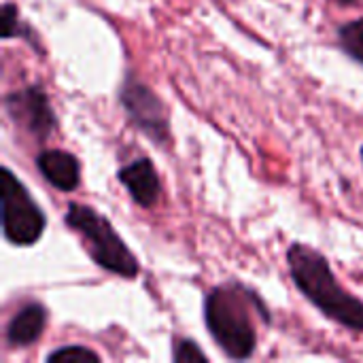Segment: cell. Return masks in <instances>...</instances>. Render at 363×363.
Listing matches in <instances>:
<instances>
[{"instance_id": "1", "label": "cell", "mask_w": 363, "mask_h": 363, "mask_svg": "<svg viewBox=\"0 0 363 363\" xmlns=\"http://www.w3.org/2000/svg\"><path fill=\"white\" fill-rule=\"evenodd\" d=\"M287 268L300 294L323 317L351 332H363V302L338 283L319 251L302 242L289 245Z\"/></svg>"}, {"instance_id": "2", "label": "cell", "mask_w": 363, "mask_h": 363, "mask_svg": "<svg viewBox=\"0 0 363 363\" xmlns=\"http://www.w3.org/2000/svg\"><path fill=\"white\" fill-rule=\"evenodd\" d=\"M253 313L270 317L257 294L238 283L211 289L204 298V323L211 338L230 359H249L257 349Z\"/></svg>"}, {"instance_id": "3", "label": "cell", "mask_w": 363, "mask_h": 363, "mask_svg": "<svg viewBox=\"0 0 363 363\" xmlns=\"http://www.w3.org/2000/svg\"><path fill=\"white\" fill-rule=\"evenodd\" d=\"M64 221L74 234L81 236L91 262L98 268L111 274H117L121 279H128V281L138 277L140 264L136 255L130 251L125 240L115 232V228L104 215L96 213L87 204L70 202L66 208Z\"/></svg>"}, {"instance_id": "4", "label": "cell", "mask_w": 363, "mask_h": 363, "mask_svg": "<svg viewBox=\"0 0 363 363\" xmlns=\"http://www.w3.org/2000/svg\"><path fill=\"white\" fill-rule=\"evenodd\" d=\"M0 204L6 242L13 247L36 245L47 228V217L11 168L0 170Z\"/></svg>"}, {"instance_id": "5", "label": "cell", "mask_w": 363, "mask_h": 363, "mask_svg": "<svg viewBox=\"0 0 363 363\" xmlns=\"http://www.w3.org/2000/svg\"><path fill=\"white\" fill-rule=\"evenodd\" d=\"M119 102L136 130H140L149 140L166 147L170 140V119L160 96L138 81L134 74H125L119 87Z\"/></svg>"}, {"instance_id": "6", "label": "cell", "mask_w": 363, "mask_h": 363, "mask_svg": "<svg viewBox=\"0 0 363 363\" xmlns=\"http://www.w3.org/2000/svg\"><path fill=\"white\" fill-rule=\"evenodd\" d=\"M9 119L38 140H47L57 130V117L40 85H28L4 96Z\"/></svg>"}, {"instance_id": "7", "label": "cell", "mask_w": 363, "mask_h": 363, "mask_svg": "<svg viewBox=\"0 0 363 363\" xmlns=\"http://www.w3.org/2000/svg\"><path fill=\"white\" fill-rule=\"evenodd\" d=\"M117 181L128 189L130 198L140 208H153L162 196V181L157 168L149 157H138L117 170Z\"/></svg>"}, {"instance_id": "8", "label": "cell", "mask_w": 363, "mask_h": 363, "mask_svg": "<svg viewBox=\"0 0 363 363\" xmlns=\"http://www.w3.org/2000/svg\"><path fill=\"white\" fill-rule=\"evenodd\" d=\"M36 168L57 191L70 194L81 185V164L64 149H45L36 155Z\"/></svg>"}, {"instance_id": "9", "label": "cell", "mask_w": 363, "mask_h": 363, "mask_svg": "<svg viewBox=\"0 0 363 363\" xmlns=\"http://www.w3.org/2000/svg\"><path fill=\"white\" fill-rule=\"evenodd\" d=\"M47 308L38 302L21 306L6 325V345L13 349H26L34 345L47 325Z\"/></svg>"}, {"instance_id": "10", "label": "cell", "mask_w": 363, "mask_h": 363, "mask_svg": "<svg viewBox=\"0 0 363 363\" xmlns=\"http://www.w3.org/2000/svg\"><path fill=\"white\" fill-rule=\"evenodd\" d=\"M2 38H23L26 43H30L32 47L38 49V40L36 34L32 32V28L19 17V9L13 2H4L2 4Z\"/></svg>"}, {"instance_id": "11", "label": "cell", "mask_w": 363, "mask_h": 363, "mask_svg": "<svg viewBox=\"0 0 363 363\" xmlns=\"http://www.w3.org/2000/svg\"><path fill=\"white\" fill-rule=\"evenodd\" d=\"M338 43L351 60L363 64V17L347 21L338 28Z\"/></svg>"}, {"instance_id": "12", "label": "cell", "mask_w": 363, "mask_h": 363, "mask_svg": "<svg viewBox=\"0 0 363 363\" xmlns=\"http://www.w3.org/2000/svg\"><path fill=\"white\" fill-rule=\"evenodd\" d=\"M47 363H96L100 362V355L87 347L81 345H70V347H60L55 351H51L47 357Z\"/></svg>"}, {"instance_id": "13", "label": "cell", "mask_w": 363, "mask_h": 363, "mask_svg": "<svg viewBox=\"0 0 363 363\" xmlns=\"http://www.w3.org/2000/svg\"><path fill=\"white\" fill-rule=\"evenodd\" d=\"M172 362L189 363V362H208V355L194 342V340H179L172 351Z\"/></svg>"}, {"instance_id": "14", "label": "cell", "mask_w": 363, "mask_h": 363, "mask_svg": "<svg viewBox=\"0 0 363 363\" xmlns=\"http://www.w3.org/2000/svg\"><path fill=\"white\" fill-rule=\"evenodd\" d=\"M334 2H338L340 6H355L359 0H334Z\"/></svg>"}, {"instance_id": "15", "label": "cell", "mask_w": 363, "mask_h": 363, "mask_svg": "<svg viewBox=\"0 0 363 363\" xmlns=\"http://www.w3.org/2000/svg\"><path fill=\"white\" fill-rule=\"evenodd\" d=\"M362 160H363V147H362Z\"/></svg>"}]
</instances>
